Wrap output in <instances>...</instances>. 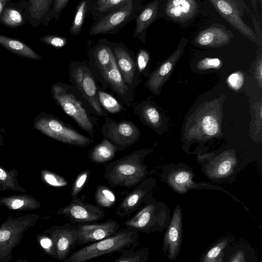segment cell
Masks as SVG:
<instances>
[{"label":"cell","mask_w":262,"mask_h":262,"mask_svg":"<svg viewBox=\"0 0 262 262\" xmlns=\"http://www.w3.org/2000/svg\"><path fill=\"white\" fill-rule=\"evenodd\" d=\"M146 150L140 149L108 163L104 168V178L110 186L130 189L145 179L147 166L143 164Z\"/></svg>","instance_id":"obj_1"},{"label":"cell","mask_w":262,"mask_h":262,"mask_svg":"<svg viewBox=\"0 0 262 262\" xmlns=\"http://www.w3.org/2000/svg\"><path fill=\"white\" fill-rule=\"evenodd\" d=\"M138 231L126 227L114 234L83 247L68 256L64 262H84L90 259L112 253L121 252L136 246L139 239Z\"/></svg>","instance_id":"obj_2"},{"label":"cell","mask_w":262,"mask_h":262,"mask_svg":"<svg viewBox=\"0 0 262 262\" xmlns=\"http://www.w3.org/2000/svg\"><path fill=\"white\" fill-rule=\"evenodd\" d=\"M40 215L32 213L8 216L0 226V262H9L12 252L24 237V233L37 222Z\"/></svg>","instance_id":"obj_3"},{"label":"cell","mask_w":262,"mask_h":262,"mask_svg":"<svg viewBox=\"0 0 262 262\" xmlns=\"http://www.w3.org/2000/svg\"><path fill=\"white\" fill-rule=\"evenodd\" d=\"M34 126L43 134L66 144L85 147L93 142L50 115L41 114L37 116Z\"/></svg>","instance_id":"obj_4"},{"label":"cell","mask_w":262,"mask_h":262,"mask_svg":"<svg viewBox=\"0 0 262 262\" xmlns=\"http://www.w3.org/2000/svg\"><path fill=\"white\" fill-rule=\"evenodd\" d=\"M52 94L64 112L72 118L78 125L91 136L94 133V125L81 102L62 83L54 84Z\"/></svg>","instance_id":"obj_5"},{"label":"cell","mask_w":262,"mask_h":262,"mask_svg":"<svg viewBox=\"0 0 262 262\" xmlns=\"http://www.w3.org/2000/svg\"><path fill=\"white\" fill-rule=\"evenodd\" d=\"M165 213L164 205L151 199L124 225L146 233L160 230L164 225Z\"/></svg>","instance_id":"obj_6"},{"label":"cell","mask_w":262,"mask_h":262,"mask_svg":"<svg viewBox=\"0 0 262 262\" xmlns=\"http://www.w3.org/2000/svg\"><path fill=\"white\" fill-rule=\"evenodd\" d=\"M105 119L102 133L104 138L116 147L117 151L123 150L138 141L140 130L132 122L123 120L116 122L108 118Z\"/></svg>","instance_id":"obj_7"},{"label":"cell","mask_w":262,"mask_h":262,"mask_svg":"<svg viewBox=\"0 0 262 262\" xmlns=\"http://www.w3.org/2000/svg\"><path fill=\"white\" fill-rule=\"evenodd\" d=\"M58 215H63L72 224L94 222L102 220L105 216L104 210L99 206L83 202L78 199L56 211Z\"/></svg>","instance_id":"obj_8"},{"label":"cell","mask_w":262,"mask_h":262,"mask_svg":"<svg viewBox=\"0 0 262 262\" xmlns=\"http://www.w3.org/2000/svg\"><path fill=\"white\" fill-rule=\"evenodd\" d=\"M208 1L221 16L242 35L252 41H259L255 32L242 19L243 11L237 0Z\"/></svg>","instance_id":"obj_9"},{"label":"cell","mask_w":262,"mask_h":262,"mask_svg":"<svg viewBox=\"0 0 262 262\" xmlns=\"http://www.w3.org/2000/svg\"><path fill=\"white\" fill-rule=\"evenodd\" d=\"M118 205L116 214L120 217L129 216L139 209L143 204H146L152 199L151 192L155 186V181L151 178L144 179Z\"/></svg>","instance_id":"obj_10"},{"label":"cell","mask_w":262,"mask_h":262,"mask_svg":"<svg viewBox=\"0 0 262 262\" xmlns=\"http://www.w3.org/2000/svg\"><path fill=\"white\" fill-rule=\"evenodd\" d=\"M44 233L53 241L58 260L64 261L77 246V228L73 224L53 226L46 230Z\"/></svg>","instance_id":"obj_11"},{"label":"cell","mask_w":262,"mask_h":262,"mask_svg":"<svg viewBox=\"0 0 262 262\" xmlns=\"http://www.w3.org/2000/svg\"><path fill=\"white\" fill-rule=\"evenodd\" d=\"M71 73L70 76L76 86L96 113L102 115L103 111L98 98L96 83L88 68L78 66Z\"/></svg>","instance_id":"obj_12"},{"label":"cell","mask_w":262,"mask_h":262,"mask_svg":"<svg viewBox=\"0 0 262 262\" xmlns=\"http://www.w3.org/2000/svg\"><path fill=\"white\" fill-rule=\"evenodd\" d=\"M78 231L77 245L94 243L107 238L119 230L120 225L116 221L109 220L99 224L76 225Z\"/></svg>","instance_id":"obj_13"},{"label":"cell","mask_w":262,"mask_h":262,"mask_svg":"<svg viewBox=\"0 0 262 262\" xmlns=\"http://www.w3.org/2000/svg\"><path fill=\"white\" fill-rule=\"evenodd\" d=\"M182 235V212L179 206L173 212L172 218L164 236L163 250L168 252L170 260L175 259L180 252Z\"/></svg>","instance_id":"obj_14"},{"label":"cell","mask_w":262,"mask_h":262,"mask_svg":"<svg viewBox=\"0 0 262 262\" xmlns=\"http://www.w3.org/2000/svg\"><path fill=\"white\" fill-rule=\"evenodd\" d=\"M133 10L132 1L113 10L93 26L90 31L91 34H104L112 31L125 21L132 14Z\"/></svg>","instance_id":"obj_15"},{"label":"cell","mask_w":262,"mask_h":262,"mask_svg":"<svg viewBox=\"0 0 262 262\" xmlns=\"http://www.w3.org/2000/svg\"><path fill=\"white\" fill-rule=\"evenodd\" d=\"M54 0H26L24 11L27 23L33 27L47 26Z\"/></svg>","instance_id":"obj_16"},{"label":"cell","mask_w":262,"mask_h":262,"mask_svg":"<svg viewBox=\"0 0 262 262\" xmlns=\"http://www.w3.org/2000/svg\"><path fill=\"white\" fill-rule=\"evenodd\" d=\"M198 10L195 0H168L166 13L171 19L183 22L191 18Z\"/></svg>","instance_id":"obj_17"},{"label":"cell","mask_w":262,"mask_h":262,"mask_svg":"<svg viewBox=\"0 0 262 262\" xmlns=\"http://www.w3.org/2000/svg\"><path fill=\"white\" fill-rule=\"evenodd\" d=\"M26 0L11 2L5 7L0 15V23L8 28H16L27 23L24 11Z\"/></svg>","instance_id":"obj_18"},{"label":"cell","mask_w":262,"mask_h":262,"mask_svg":"<svg viewBox=\"0 0 262 262\" xmlns=\"http://www.w3.org/2000/svg\"><path fill=\"white\" fill-rule=\"evenodd\" d=\"M224 27L213 25L201 31L196 41L201 46H221L229 42L233 36Z\"/></svg>","instance_id":"obj_19"},{"label":"cell","mask_w":262,"mask_h":262,"mask_svg":"<svg viewBox=\"0 0 262 262\" xmlns=\"http://www.w3.org/2000/svg\"><path fill=\"white\" fill-rule=\"evenodd\" d=\"M0 206L11 210L32 211L39 209L41 204L34 197L25 193L0 197Z\"/></svg>","instance_id":"obj_20"},{"label":"cell","mask_w":262,"mask_h":262,"mask_svg":"<svg viewBox=\"0 0 262 262\" xmlns=\"http://www.w3.org/2000/svg\"><path fill=\"white\" fill-rule=\"evenodd\" d=\"M113 52L124 81L127 84H132L136 69L134 61L128 51L120 46H116Z\"/></svg>","instance_id":"obj_21"},{"label":"cell","mask_w":262,"mask_h":262,"mask_svg":"<svg viewBox=\"0 0 262 262\" xmlns=\"http://www.w3.org/2000/svg\"><path fill=\"white\" fill-rule=\"evenodd\" d=\"M0 46L18 56L34 60L41 59L30 46L9 36L0 34Z\"/></svg>","instance_id":"obj_22"},{"label":"cell","mask_w":262,"mask_h":262,"mask_svg":"<svg viewBox=\"0 0 262 262\" xmlns=\"http://www.w3.org/2000/svg\"><path fill=\"white\" fill-rule=\"evenodd\" d=\"M100 73L116 93L124 95L128 91V87L117 66L114 54L110 64Z\"/></svg>","instance_id":"obj_23"},{"label":"cell","mask_w":262,"mask_h":262,"mask_svg":"<svg viewBox=\"0 0 262 262\" xmlns=\"http://www.w3.org/2000/svg\"><path fill=\"white\" fill-rule=\"evenodd\" d=\"M236 164V160L234 157H224L208 166L207 173L212 178H223L229 175L233 171Z\"/></svg>","instance_id":"obj_24"},{"label":"cell","mask_w":262,"mask_h":262,"mask_svg":"<svg viewBox=\"0 0 262 262\" xmlns=\"http://www.w3.org/2000/svg\"><path fill=\"white\" fill-rule=\"evenodd\" d=\"M117 151L116 147L104 138L101 143L96 145L92 149L89 157L95 163H103L112 160Z\"/></svg>","instance_id":"obj_25"},{"label":"cell","mask_w":262,"mask_h":262,"mask_svg":"<svg viewBox=\"0 0 262 262\" xmlns=\"http://www.w3.org/2000/svg\"><path fill=\"white\" fill-rule=\"evenodd\" d=\"M168 181L172 187L179 193H184L193 187L192 172L185 170H178L171 173Z\"/></svg>","instance_id":"obj_26"},{"label":"cell","mask_w":262,"mask_h":262,"mask_svg":"<svg viewBox=\"0 0 262 262\" xmlns=\"http://www.w3.org/2000/svg\"><path fill=\"white\" fill-rule=\"evenodd\" d=\"M18 176V172L15 168L7 170L0 165V191L11 190L26 193V190L17 180Z\"/></svg>","instance_id":"obj_27"},{"label":"cell","mask_w":262,"mask_h":262,"mask_svg":"<svg viewBox=\"0 0 262 262\" xmlns=\"http://www.w3.org/2000/svg\"><path fill=\"white\" fill-rule=\"evenodd\" d=\"M158 4V1L151 3L139 15L136 20L135 36L142 33L154 21L157 16Z\"/></svg>","instance_id":"obj_28"},{"label":"cell","mask_w":262,"mask_h":262,"mask_svg":"<svg viewBox=\"0 0 262 262\" xmlns=\"http://www.w3.org/2000/svg\"><path fill=\"white\" fill-rule=\"evenodd\" d=\"M136 246L122 251L121 255L114 262H145L148 259V249L135 250Z\"/></svg>","instance_id":"obj_29"},{"label":"cell","mask_w":262,"mask_h":262,"mask_svg":"<svg viewBox=\"0 0 262 262\" xmlns=\"http://www.w3.org/2000/svg\"><path fill=\"white\" fill-rule=\"evenodd\" d=\"M95 200L99 206L110 208L114 205L116 198L114 192L109 188L99 185L95 191Z\"/></svg>","instance_id":"obj_30"},{"label":"cell","mask_w":262,"mask_h":262,"mask_svg":"<svg viewBox=\"0 0 262 262\" xmlns=\"http://www.w3.org/2000/svg\"><path fill=\"white\" fill-rule=\"evenodd\" d=\"M88 8L86 0L81 1L78 4L75 17L70 28V33L74 36L78 35L81 30Z\"/></svg>","instance_id":"obj_31"},{"label":"cell","mask_w":262,"mask_h":262,"mask_svg":"<svg viewBox=\"0 0 262 262\" xmlns=\"http://www.w3.org/2000/svg\"><path fill=\"white\" fill-rule=\"evenodd\" d=\"M98 98L101 105L108 112L115 114L122 110V106L118 100L108 93L101 91L97 92Z\"/></svg>","instance_id":"obj_32"},{"label":"cell","mask_w":262,"mask_h":262,"mask_svg":"<svg viewBox=\"0 0 262 262\" xmlns=\"http://www.w3.org/2000/svg\"><path fill=\"white\" fill-rule=\"evenodd\" d=\"M42 181L46 184L54 187H63L69 185L63 177L46 169L40 171Z\"/></svg>","instance_id":"obj_33"},{"label":"cell","mask_w":262,"mask_h":262,"mask_svg":"<svg viewBox=\"0 0 262 262\" xmlns=\"http://www.w3.org/2000/svg\"><path fill=\"white\" fill-rule=\"evenodd\" d=\"M113 54L112 50L110 47L105 46H101L97 49L95 53V58L97 65L100 72L110 64Z\"/></svg>","instance_id":"obj_34"},{"label":"cell","mask_w":262,"mask_h":262,"mask_svg":"<svg viewBox=\"0 0 262 262\" xmlns=\"http://www.w3.org/2000/svg\"><path fill=\"white\" fill-rule=\"evenodd\" d=\"M135 110H137V113L145 121L152 125H156L159 121L160 115L156 108L155 107L145 105L140 107L137 106Z\"/></svg>","instance_id":"obj_35"},{"label":"cell","mask_w":262,"mask_h":262,"mask_svg":"<svg viewBox=\"0 0 262 262\" xmlns=\"http://www.w3.org/2000/svg\"><path fill=\"white\" fill-rule=\"evenodd\" d=\"M36 239L40 248L47 254L57 259L56 248L51 237L47 234L39 233L36 236Z\"/></svg>","instance_id":"obj_36"},{"label":"cell","mask_w":262,"mask_h":262,"mask_svg":"<svg viewBox=\"0 0 262 262\" xmlns=\"http://www.w3.org/2000/svg\"><path fill=\"white\" fill-rule=\"evenodd\" d=\"M227 244V240L225 239L212 247L203 258L204 262H217L222 261L223 250Z\"/></svg>","instance_id":"obj_37"},{"label":"cell","mask_w":262,"mask_h":262,"mask_svg":"<svg viewBox=\"0 0 262 262\" xmlns=\"http://www.w3.org/2000/svg\"><path fill=\"white\" fill-rule=\"evenodd\" d=\"M133 0H97L96 9L102 12L113 11Z\"/></svg>","instance_id":"obj_38"},{"label":"cell","mask_w":262,"mask_h":262,"mask_svg":"<svg viewBox=\"0 0 262 262\" xmlns=\"http://www.w3.org/2000/svg\"><path fill=\"white\" fill-rule=\"evenodd\" d=\"M90 170H85L81 171L75 179L71 190L72 200L77 199V195L86 184L89 176Z\"/></svg>","instance_id":"obj_39"},{"label":"cell","mask_w":262,"mask_h":262,"mask_svg":"<svg viewBox=\"0 0 262 262\" xmlns=\"http://www.w3.org/2000/svg\"><path fill=\"white\" fill-rule=\"evenodd\" d=\"M202 127L209 136L215 135L218 131V124L216 119L211 116H206L202 120Z\"/></svg>","instance_id":"obj_40"},{"label":"cell","mask_w":262,"mask_h":262,"mask_svg":"<svg viewBox=\"0 0 262 262\" xmlns=\"http://www.w3.org/2000/svg\"><path fill=\"white\" fill-rule=\"evenodd\" d=\"M39 39L45 44L57 48L63 47L67 43L64 37L54 35H45L40 37Z\"/></svg>","instance_id":"obj_41"},{"label":"cell","mask_w":262,"mask_h":262,"mask_svg":"<svg viewBox=\"0 0 262 262\" xmlns=\"http://www.w3.org/2000/svg\"><path fill=\"white\" fill-rule=\"evenodd\" d=\"M70 0H54L49 13L48 23L53 18L57 19L62 11L66 6Z\"/></svg>","instance_id":"obj_42"},{"label":"cell","mask_w":262,"mask_h":262,"mask_svg":"<svg viewBox=\"0 0 262 262\" xmlns=\"http://www.w3.org/2000/svg\"><path fill=\"white\" fill-rule=\"evenodd\" d=\"M227 81L231 87L235 90L241 88L244 82V76L242 73L236 72L230 75Z\"/></svg>","instance_id":"obj_43"},{"label":"cell","mask_w":262,"mask_h":262,"mask_svg":"<svg viewBox=\"0 0 262 262\" xmlns=\"http://www.w3.org/2000/svg\"><path fill=\"white\" fill-rule=\"evenodd\" d=\"M149 59L148 52L144 50H140L137 57V66L140 72H142L146 67Z\"/></svg>","instance_id":"obj_44"},{"label":"cell","mask_w":262,"mask_h":262,"mask_svg":"<svg viewBox=\"0 0 262 262\" xmlns=\"http://www.w3.org/2000/svg\"><path fill=\"white\" fill-rule=\"evenodd\" d=\"M221 63L219 58H206L199 62V66L202 69L216 68L221 65Z\"/></svg>","instance_id":"obj_45"},{"label":"cell","mask_w":262,"mask_h":262,"mask_svg":"<svg viewBox=\"0 0 262 262\" xmlns=\"http://www.w3.org/2000/svg\"><path fill=\"white\" fill-rule=\"evenodd\" d=\"M171 68V63L170 62H166L161 67L159 70L158 74L161 76H164L169 72Z\"/></svg>","instance_id":"obj_46"},{"label":"cell","mask_w":262,"mask_h":262,"mask_svg":"<svg viewBox=\"0 0 262 262\" xmlns=\"http://www.w3.org/2000/svg\"><path fill=\"white\" fill-rule=\"evenodd\" d=\"M230 261H237L243 262L245 261V256L244 253L242 251L237 252L235 255L233 256L231 259L230 260Z\"/></svg>","instance_id":"obj_47"},{"label":"cell","mask_w":262,"mask_h":262,"mask_svg":"<svg viewBox=\"0 0 262 262\" xmlns=\"http://www.w3.org/2000/svg\"><path fill=\"white\" fill-rule=\"evenodd\" d=\"M12 1V0H0V15L6 5Z\"/></svg>","instance_id":"obj_48"},{"label":"cell","mask_w":262,"mask_h":262,"mask_svg":"<svg viewBox=\"0 0 262 262\" xmlns=\"http://www.w3.org/2000/svg\"><path fill=\"white\" fill-rule=\"evenodd\" d=\"M4 145V137L0 130V146Z\"/></svg>","instance_id":"obj_49"}]
</instances>
